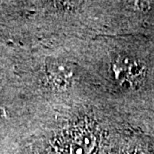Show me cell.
<instances>
[{
  "instance_id": "cell-1",
  "label": "cell",
  "mask_w": 154,
  "mask_h": 154,
  "mask_svg": "<svg viewBox=\"0 0 154 154\" xmlns=\"http://www.w3.org/2000/svg\"><path fill=\"white\" fill-rule=\"evenodd\" d=\"M37 87L45 93H63L74 82L75 71L71 63L56 58L45 57L36 71Z\"/></svg>"
},
{
  "instance_id": "cell-2",
  "label": "cell",
  "mask_w": 154,
  "mask_h": 154,
  "mask_svg": "<svg viewBox=\"0 0 154 154\" xmlns=\"http://www.w3.org/2000/svg\"><path fill=\"white\" fill-rule=\"evenodd\" d=\"M109 70L113 80L124 89L136 88L145 77V66L133 57L117 55L110 61Z\"/></svg>"
},
{
  "instance_id": "cell-3",
  "label": "cell",
  "mask_w": 154,
  "mask_h": 154,
  "mask_svg": "<svg viewBox=\"0 0 154 154\" xmlns=\"http://www.w3.org/2000/svg\"><path fill=\"white\" fill-rule=\"evenodd\" d=\"M0 111H3V110H2V109H1V108H0Z\"/></svg>"
}]
</instances>
